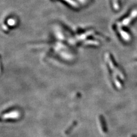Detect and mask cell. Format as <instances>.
<instances>
[{"mask_svg":"<svg viewBox=\"0 0 137 137\" xmlns=\"http://www.w3.org/2000/svg\"><path fill=\"white\" fill-rule=\"evenodd\" d=\"M20 115L19 112L17 111H14L4 115L3 118H4V119H8V118H14V119H16V118L20 117Z\"/></svg>","mask_w":137,"mask_h":137,"instance_id":"obj_1","label":"cell"},{"mask_svg":"<svg viewBox=\"0 0 137 137\" xmlns=\"http://www.w3.org/2000/svg\"><path fill=\"white\" fill-rule=\"evenodd\" d=\"M8 22H9H9H11V23H10V24H9L10 25H13L14 24V21L13 20H10Z\"/></svg>","mask_w":137,"mask_h":137,"instance_id":"obj_2","label":"cell"}]
</instances>
